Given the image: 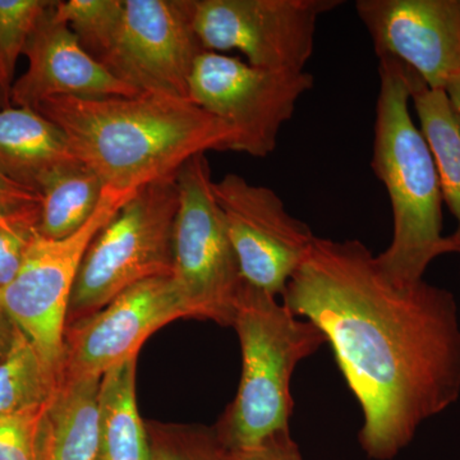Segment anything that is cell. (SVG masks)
Segmentation results:
<instances>
[{
  "label": "cell",
  "instance_id": "f546056e",
  "mask_svg": "<svg viewBox=\"0 0 460 460\" xmlns=\"http://www.w3.org/2000/svg\"><path fill=\"white\" fill-rule=\"evenodd\" d=\"M459 7H460V0H459Z\"/></svg>",
  "mask_w": 460,
  "mask_h": 460
},
{
  "label": "cell",
  "instance_id": "cb8c5ba5",
  "mask_svg": "<svg viewBox=\"0 0 460 460\" xmlns=\"http://www.w3.org/2000/svg\"><path fill=\"white\" fill-rule=\"evenodd\" d=\"M151 460H220L222 447L213 429L151 426Z\"/></svg>",
  "mask_w": 460,
  "mask_h": 460
},
{
  "label": "cell",
  "instance_id": "44dd1931",
  "mask_svg": "<svg viewBox=\"0 0 460 460\" xmlns=\"http://www.w3.org/2000/svg\"><path fill=\"white\" fill-rule=\"evenodd\" d=\"M124 0H56L54 13L100 65L111 56L122 31Z\"/></svg>",
  "mask_w": 460,
  "mask_h": 460
},
{
  "label": "cell",
  "instance_id": "277c9868",
  "mask_svg": "<svg viewBox=\"0 0 460 460\" xmlns=\"http://www.w3.org/2000/svg\"><path fill=\"white\" fill-rule=\"evenodd\" d=\"M278 296L244 280L232 326L242 350L237 395L215 426L224 449H247L289 429L293 401L290 380L296 365L313 356L325 335L299 320Z\"/></svg>",
  "mask_w": 460,
  "mask_h": 460
},
{
  "label": "cell",
  "instance_id": "4fadbf2b",
  "mask_svg": "<svg viewBox=\"0 0 460 460\" xmlns=\"http://www.w3.org/2000/svg\"><path fill=\"white\" fill-rule=\"evenodd\" d=\"M377 58L389 57L445 90L460 74L459 0H358Z\"/></svg>",
  "mask_w": 460,
  "mask_h": 460
},
{
  "label": "cell",
  "instance_id": "f1b7e54d",
  "mask_svg": "<svg viewBox=\"0 0 460 460\" xmlns=\"http://www.w3.org/2000/svg\"><path fill=\"white\" fill-rule=\"evenodd\" d=\"M445 91H447L453 107L456 108V111L460 115V74L454 75L449 84H447V87H445Z\"/></svg>",
  "mask_w": 460,
  "mask_h": 460
},
{
  "label": "cell",
  "instance_id": "3957f363",
  "mask_svg": "<svg viewBox=\"0 0 460 460\" xmlns=\"http://www.w3.org/2000/svg\"><path fill=\"white\" fill-rule=\"evenodd\" d=\"M380 89L372 169L385 186L393 210V239L376 256L381 272L396 286L423 280L429 263L460 253V242L443 235V193L434 159L410 113L404 65L378 58Z\"/></svg>",
  "mask_w": 460,
  "mask_h": 460
},
{
  "label": "cell",
  "instance_id": "5bb4252c",
  "mask_svg": "<svg viewBox=\"0 0 460 460\" xmlns=\"http://www.w3.org/2000/svg\"><path fill=\"white\" fill-rule=\"evenodd\" d=\"M54 0L33 30L25 53L26 74L14 81L12 107L36 111L56 98L133 96V89L100 65L81 47L75 33L54 13Z\"/></svg>",
  "mask_w": 460,
  "mask_h": 460
},
{
  "label": "cell",
  "instance_id": "8992f818",
  "mask_svg": "<svg viewBox=\"0 0 460 460\" xmlns=\"http://www.w3.org/2000/svg\"><path fill=\"white\" fill-rule=\"evenodd\" d=\"M177 183L172 279L190 317L232 326L244 279L215 199L206 154L183 165Z\"/></svg>",
  "mask_w": 460,
  "mask_h": 460
},
{
  "label": "cell",
  "instance_id": "d4e9b609",
  "mask_svg": "<svg viewBox=\"0 0 460 460\" xmlns=\"http://www.w3.org/2000/svg\"><path fill=\"white\" fill-rule=\"evenodd\" d=\"M49 404L0 416V460H42L44 422Z\"/></svg>",
  "mask_w": 460,
  "mask_h": 460
},
{
  "label": "cell",
  "instance_id": "ffe728a7",
  "mask_svg": "<svg viewBox=\"0 0 460 460\" xmlns=\"http://www.w3.org/2000/svg\"><path fill=\"white\" fill-rule=\"evenodd\" d=\"M59 378L42 361L25 332L14 325L7 349L0 357V416L49 404Z\"/></svg>",
  "mask_w": 460,
  "mask_h": 460
},
{
  "label": "cell",
  "instance_id": "484cf974",
  "mask_svg": "<svg viewBox=\"0 0 460 460\" xmlns=\"http://www.w3.org/2000/svg\"><path fill=\"white\" fill-rule=\"evenodd\" d=\"M220 460H304V456L289 429H286L247 449L226 450L222 447Z\"/></svg>",
  "mask_w": 460,
  "mask_h": 460
},
{
  "label": "cell",
  "instance_id": "4316f807",
  "mask_svg": "<svg viewBox=\"0 0 460 460\" xmlns=\"http://www.w3.org/2000/svg\"><path fill=\"white\" fill-rule=\"evenodd\" d=\"M40 204L38 192L21 186L0 172V213Z\"/></svg>",
  "mask_w": 460,
  "mask_h": 460
},
{
  "label": "cell",
  "instance_id": "2e32d148",
  "mask_svg": "<svg viewBox=\"0 0 460 460\" xmlns=\"http://www.w3.org/2000/svg\"><path fill=\"white\" fill-rule=\"evenodd\" d=\"M102 378L62 381L48 407L42 460H95Z\"/></svg>",
  "mask_w": 460,
  "mask_h": 460
},
{
  "label": "cell",
  "instance_id": "e0dca14e",
  "mask_svg": "<svg viewBox=\"0 0 460 460\" xmlns=\"http://www.w3.org/2000/svg\"><path fill=\"white\" fill-rule=\"evenodd\" d=\"M136 363L127 359L100 381L95 460H151L148 431L136 399Z\"/></svg>",
  "mask_w": 460,
  "mask_h": 460
},
{
  "label": "cell",
  "instance_id": "83f0119b",
  "mask_svg": "<svg viewBox=\"0 0 460 460\" xmlns=\"http://www.w3.org/2000/svg\"><path fill=\"white\" fill-rule=\"evenodd\" d=\"M14 323L9 319L7 314L0 308V357L7 349L12 334H13Z\"/></svg>",
  "mask_w": 460,
  "mask_h": 460
},
{
  "label": "cell",
  "instance_id": "52a82bcc",
  "mask_svg": "<svg viewBox=\"0 0 460 460\" xmlns=\"http://www.w3.org/2000/svg\"><path fill=\"white\" fill-rule=\"evenodd\" d=\"M136 193L105 189L98 208L83 228L62 239L39 235L14 279L0 289V308L30 338L58 378L69 301L87 248Z\"/></svg>",
  "mask_w": 460,
  "mask_h": 460
},
{
  "label": "cell",
  "instance_id": "9a60e30c",
  "mask_svg": "<svg viewBox=\"0 0 460 460\" xmlns=\"http://www.w3.org/2000/svg\"><path fill=\"white\" fill-rule=\"evenodd\" d=\"M81 164L65 132L29 108L0 109V172L38 192L60 172Z\"/></svg>",
  "mask_w": 460,
  "mask_h": 460
},
{
  "label": "cell",
  "instance_id": "30bf717a",
  "mask_svg": "<svg viewBox=\"0 0 460 460\" xmlns=\"http://www.w3.org/2000/svg\"><path fill=\"white\" fill-rule=\"evenodd\" d=\"M214 196L242 278L272 296H283L313 248V230L289 214L275 190L235 172L214 181Z\"/></svg>",
  "mask_w": 460,
  "mask_h": 460
},
{
  "label": "cell",
  "instance_id": "9c48e42d",
  "mask_svg": "<svg viewBox=\"0 0 460 460\" xmlns=\"http://www.w3.org/2000/svg\"><path fill=\"white\" fill-rule=\"evenodd\" d=\"M341 4V0H192V21L206 51L237 50L253 66L305 71L320 17Z\"/></svg>",
  "mask_w": 460,
  "mask_h": 460
},
{
  "label": "cell",
  "instance_id": "7c38bea8",
  "mask_svg": "<svg viewBox=\"0 0 460 460\" xmlns=\"http://www.w3.org/2000/svg\"><path fill=\"white\" fill-rule=\"evenodd\" d=\"M181 317L190 314L172 277L128 288L98 313L66 325L59 384L102 378L115 366L137 358L154 332Z\"/></svg>",
  "mask_w": 460,
  "mask_h": 460
},
{
  "label": "cell",
  "instance_id": "ba28073f",
  "mask_svg": "<svg viewBox=\"0 0 460 460\" xmlns=\"http://www.w3.org/2000/svg\"><path fill=\"white\" fill-rule=\"evenodd\" d=\"M313 87L308 72L260 68L205 51L190 75L189 98L235 132L232 151L263 159L277 150L281 127Z\"/></svg>",
  "mask_w": 460,
  "mask_h": 460
},
{
  "label": "cell",
  "instance_id": "7402d4cb",
  "mask_svg": "<svg viewBox=\"0 0 460 460\" xmlns=\"http://www.w3.org/2000/svg\"><path fill=\"white\" fill-rule=\"evenodd\" d=\"M54 0H0V109L11 108L18 58Z\"/></svg>",
  "mask_w": 460,
  "mask_h": 460
},
{
  "label": "cell",
  "instance_id": "6da1fadb",
  "mask_svg": "<svg viewBox=\"0 0 460 460\" xmlns=\"http://www.w3.org/2000/svg\"><path fill=\"white\" fill-rule=\"evenodd\" d=\"M283 304L311 321L334 350L363 411L358 441L394 459L425 420L460 396V321L450 290L396 286L358 239L314 238Z\"/></svg>",
  "mask_w": 460,
  "mask_h": 460
},
{
  "label": "cell",
  "instance_id": "603a6c76",
  "mask_svg": "<svg viewBox=\"0 0 460 460\" xmlns=\"http://www.w3.org/2000/svg\"><path fill=\"white\" fill-rule=\"evenodd\" d=\"M40 222V204L0 213V289L8 286L22 268Z\"/></svg>",
  "mask_w": 460,
  "mask_h": 460
},
{
  "label": "cell",
  "instance_id": "5b68a950",
  "mask_svg": "<svg viewBox=\"0 0 460 460\" xmlns=\"http://www.w3.org/2000/svg\"><path fill=\"white\" fill-rule=\"evenodd\" d=\"M178 205L177 177L168 178L138 190L109 220L81 263L66 325L98 313L136 284L172 277Z\"/></svg>",
  "mask_w": 460,
  "mask_h": 460
},
{
  "label": "cell",
  "instance_id": "7a4b0ae2",
  "mask_svg": "<svg viewBox=\"0 0 460 460\" xmlns=\"http://www.w3.org/2000/svg\"><path fill=\"white\" fill-rule=\"evenodd\" d=\"M36 111L65 132L78 160L114 192L177 177L192 157L232 151L237 140L228 124L190 100L157 93L56 98Z\"/></svg>",
  "mask_w": 460,
  "mask_h": 460
},
{
  "label": "cell",
  "instance_id": "d6986e66",
  "mask_svg": "<svg viewBox=\"0 0 460 460\" xmlns=\"http://www.w3.org/2000/svg\"><path fill=\"white\" fill-rule=\"evenodd\" d=\"M104 190L102 181L83 163L51 178L40 190L41 237L62 239L83 228L98 208Z\"/></svg>",
  "mask_w": 460,
  "mask_h": 460
},
{
  "label": "cell",
  "instance_id": "8fae6325",
  "mask_svg": "<svg viewBox=\"0 0 460 460\" xmlns=\"http://www.w3.org/2000/svg\"><path fill=\"white\" fill-rule=\"evenodd\" d=\"M122 31L105 68L140 93L189 99L204 45L195 31L192 0H124Z\"/></svg>",
  "mask_w": 460,
  "mask_h": 460
},
{
  "label": "cell",
  "instance_id": "ac0fdd59",
  "mask_svg": "<svg viewBox=\"0 0 460 460\" xmlns=\"http://www.w3.org/2000/svg\"><path fill=\"white\" fill-rule=\"evenodd\" d=\"M405 72L411 102L434 159L444 202L458 224L453 235L460 242V115L447 91L431 89L408 66Z\"/></svg>",
  "mask_w": 460,
  "mask_h": 460
}]
</instances>
